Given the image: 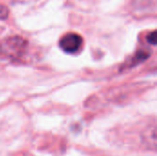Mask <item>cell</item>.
<instances>
[{
    "mask_svg": "<svg viewBox=\"0 0 157 156\" xmlns=\"http://www.w3.org/2000/svg\"><path fill=\"white\" fill-rule=\"evenodd\" d=\"M28 42L25 39L20 36H12L1 42L0 52L11 60H17L25 54Z\"/></svg>",
    "mask_w": 157,
    "mask_h": 156,
    "instance_id": "cell-1",
    "label": "cell"
},
{
    "mask_svg": "<svg viewBox=\"0 0 157 156\" xmlns=\"http://www.w3.org/2000/svg\"><path fill=\"white\" fill-rule=\"evenodd\" d=\"M59 45L64 52L75 53L83 45V38L76 33H67L62 37Z\"/></svg>",
    "mask_w": 157,
    "mask_h": 156,
    "instance_id": "cell-2",
    "label": "cell"
},
{
    "mask_svg": "<svg viewBox=\"0 0 157 156\" xmlns=\"http://www.w3.org/2000/svg\"><path fill=\"white\" fill-rule=\"evenodd\" d=\"M133 11L137 13H148L152 9L155 10V0H134L133 4Z\"/></svg>",
    "mask_w": 157,
    "mask_h": 156,
    "instance_id": "cell-3",
    "label": "cell"
},
{
    "mask_svg": "<svg viewBox=\"0 0 157 156\" xmlns=\"http://www.w3.org/2000/svg\"><path fill=\"white\" fill-rule=\"evenodd\" d=\"M150 56V53L149 51H144V50H142V51H137V53L134 55V57H132V59L131 60V65L129 66H133V65H136L144 61H145L148 57Z\"/></svg>",
    "mask_w": 157,
    "mask_h": 156,
    "instance_id": "cell-4",
    "label": "cell"
},
{
    "mask_svg": "<svg viewBox=\"0 0 157 156\" xmlns=\"http://www.w3.org/2000/svg\"><path fill=\"white\" fill-rule=\"evenodd\" d=\"M8 17V8L5 6L0 4V20L6 19Z\"/></svg>",
    "mask_w": 157,
    "mask_h": 156,
    "instance_id": "cell-5",
    "label": "cell"
},
{
    "mask_svg": "<svg viewBox=\"0 0 157 156\" xmlns=\"http://www.w3.org/2000/svg\"><path fill=\"white\" fill-rule=\"evenodd\" d=\"M146 39H147V41H148L150 44H152V45H154V46L156 45V31L154 30V31H152L151 33H149Z\"/></svg>",
    "mask_w": 157,
    "mask_h": 156,
    "instance_id": "cell-6",
    "label": "cell"
}]
</instances>
